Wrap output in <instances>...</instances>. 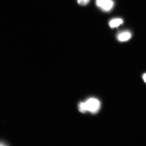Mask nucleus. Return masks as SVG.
<instances>
[{"instance_id": "6", "label": "nucleus", "mask_w": 146, "mask_h": 146, "mask_svg": "<svg viewBox=\"0 0 146 146\" xmlns=\"http://www.w3.org/2000/svg\"><path fill=\"white\" fill-rule=\"evenodd\" d=\"M90 0H77L79 5L82 6H85L89 3Z\"/></svg>"}, {"instance_id": "4", "label": "nucleus", "mask_w": 146, "mask_h": 146, "mask_svg": "<svg viewBox=\"0 0 146 146\" xmlns=\"http://www.w3.org/2000/svg\"><path fill=\"white\" fill-rule=\"evenodd\" d=\"M123 23L122 19H121V18H115V19L111 20L110 22L109 25L110 27L114 28L119 26Z\"/></svg>"}, {"instance_id": "5", "label": "nucleus", "mask_w": 146, "mask_h": 146, "mask_svg": "<svg viewBox=\"0 0 146 146\" xmlns=\"http://www.w3.org/2000/svg\"><path fill=\"white\" fill-rule=\"evenodd\" d=\"M79 110L80 112L84 113L87 111L86 104L85 102H81L79 105Z\"/></svg>"}, {"instance_id": "3", "label": "nucleus", "mask_w": 146, "mask_h": 146, "mask_svg": "<svg viewBox=\"0 0 146 146\" xmlns=\"http://www.w3.org/2000/svg\"><path fill=\"white\" fill-rule=\"evenodd\" d=\"M131 35L129 32H124L118 35V39L120 42H125L130 39Z\"/></svg>"}, {"instance_id": "7", "label": "nucleus", "mask_w": 146, "mask_h": 146, "mask_svg": "<svg viewBox=\"0 0 146 146\" xmlns=\"http://www.w3.org/2000/svg\"><path fill=\"white\" fill-rule=\"evenodd\" d=\"M143 79L144 81L146 83V73L144 74V75L143 76Z\"/></svg>"}, {"instance_id": "1", "label": "nucleus", "mask_w": 146, "mask_h": 146, "mask_svg": "<svg viewBox=\"0 0 146 146\" xmlns=\"http://www.w3.org/2000/svg\"><path fill=\"white\" fill-rule=\"evenodd\" d=\"M87 111L93 114L97 113L100 108V103L96 98H91L85 102Z\"/></svg>"}, {"instance_id": "2", "label": "nucleus", "mask_w": 146, "mask_h": 146, "mask_svg": "<svg viewBox=\"0 0 146 146\" xmlns=\"http://www.w3.org/2000/svg\"><path fill=\"white\" fill-rule=\"evenodd\" d=\"M96 3L98 7L106 11L111 10L114 6L112 0H96Z\"/></svg>"}, {"instance_id": "8", "label": "nucleus", "mask_w": 146, "mask_h": 146, "mask_svg": "<svg viewBox=\"0 0 146 146\" xmlns=\"http://www.w3.org/2000/svg\"><path fill=\"white\" fill-rule=\"evenodd\" d=\"M6 145L5 144L3 143H0V146H5Z\"/></svg>"}]
</instances>
